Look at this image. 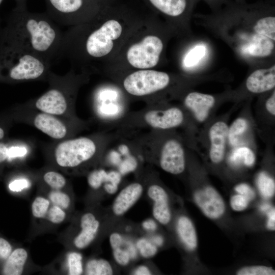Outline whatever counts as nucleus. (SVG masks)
Wrapping results in <instances>:
<instances>
[{
	"label": "nucleus",
	"instance_id": "21",
	"mask_svg": "<svg viewBox=\"0 0 275 275\" xmlns=\"http://www.w3.org/2000/svg\"><path fill=\"white\" fill-rule=\"evenodd\" d=\"M28 258V253L23 248H18L11 252L7 258L3 273L6 275H20L23 272Z\"/></svg>",
	"mask_w": 275,
	"mask_h": 275
},
{
	"label": "nucleus",
	"instance_id": "31",
	"mask_svg": "<svg viewBox=\"0 0 275 275\" xmlns=\"http://www.w3.org/2000/svg\"><path fill=\"white\" fill-rule=\"evenodd\" d=\"M238 275H274V270L271 267L263 265L245 266L239 269Z\"/></svg>",
	"mask_w": 275,
	"mask_h": 275
},
{
	"label": "nucleus",
	"instance_id": "27",
	"mask_svg": "<svg viewBox=\"0 0 275 275\" xmlns=\"http://www.w3.org/2000/svg\"><path fill=\"white\" fill-rule=\"evenodd\" d=\"M231 162L235 164L242 162L246 166H252L255 160L254 152L248 147H241L234 151L230 157Z\"/></svg>",
	"mask_w": 275,
	"mask_h": 275
},
{
	"label": "nucleus",
	"instance_id": "10",
	"mask_svg": "<svg viewBox=\"0 0 275 275\" xmlns=\"http://www.w3.org/2000/svg\"><path fill=\"white\" fill-rule=\"evenodd\" d=\"M149 133L155 141L150 132ZM139 142L141 149L147 155L157 154L159 166L165 172L178 175L184 171V151L178 140L171 138L159 145L147 134L141 138Z\"/></svg>",
	"mask_w": 275,
	"mask_h": 275
},
{
	"label": "nucleus",
	"instance_id": "8",
	"mask_svg": "<svg viewBox=\"0 0 275 275\" xmlns=\"http://www.w3.org/2000/svg\"><path fill=\"white\" fill-rule=\"evenodd\" d=\"M184 120V114L180 108H160L152 104L142 110L126 113L115 122L114 125L121 129L147 128L152 130H164L180 126Z\"/></svg>",
	"mask_w": 275,
	"mask_h": 275
},
{
	"label": "nucleus",
	"instance_id": "30",
	"mask_svg": "<svg viewBox=\"0 0 275 275\" xmlns=\"http://www.w3.org/2000/svg\"><path fill=\"white\" fill-rule=\"evenodd\" d=\"M68 273L69 275H80L83 272L82 256L77 252H71L67 256Z\"/></svg>",
	"mask_w": 275,
	"mask_h": 275
},
{
	"label": "nucleus",
	"instance_id": "18",
	"mask_svg": "<svg viewBox=\"0 0 275 275\" xmlns=\"http://www.w3.org/2000/svg\"><path fill=\"white\" fill-rule=\"evenodd\" d=\"M34 126L39 130L51 138L60 140L67 134L68 129L56 116L41 113L37 114L33 120Z\"/></svg>",
	"mask_w": 275,
	"mask_h": 275
},
{
	"label": "nucleus",
	"instance_id": "29",
	"mask_svg": "<svg viewBox=\"0 0 275 275\" xmlns=\"http://www.w3.org/2000/svg\"><path fill=\"white\" fill-rule=\"evenodd\" d=\"M50 201L43 197H37L33 201L31 209L33 215L37 218L46 217L50 207Z\"/></svg>",
	"mask_w": 275,
	"mask_h": 275
},
{
	"label": "nucleus",
	"instance_id": "49",
	"mask_svg": "<svg viewBox=\"0 0 275 275\" xmlns=\"http://www.w3.org/2000/svg\"><path fill=\"white\" fill-rule=\"evenodd\" d=\"M155 243L158 245H161L163 242V239L161 237L157 236L154 239Z\"/></svg>",
	"mask_w": 275,
	"mask_h": 275
},
{
	"label": "nucleus",
	"instance_id": "50",
	"mask_svg": "<svg viewBox=\"0 0 275 275\" xmlns=\"http://www.w3.org/2000/svg\"><path fill=\"white\" fill-rule=\"evenodd\" d=\"M189 1L192 5V6L194 7L196 5V4L200 0H189Z\"/></svg>",
	"mask_w": 275,
	"mask_h": 275
},
{
	"label": "nucleus",
	"instance_id": "37",
	"mask_svg": "<svg viewBox=\"0 0 275 275\" xmlns=\"http://www.w3.org/2000/svg\"><path fill=\"white\" fill-rule=\"evenodd\" d=\"M30 185L29 181L25 178L15 179L9 185L10 190L13 192H19L28 188Z\"/></svg>",
	"mask_w": 275,
	"mask_h": 275
},
{
	"label": "nucleus",
	"instance_id": "53",
	"mask_svg": "<svg viewBox=\"0 0 275 275\" xmlns=\"http://www.w3.org/2000/svg\"><path fill=\"white\" fill-rule=\"evenodd\" d=\"M234 2L239 3H245L244 0H234Z\"/></svg>",
	"mask_w": 275,
	"mask_h": 275
},
{
	"label": "nucleus",
	"instance_id": "39",
	"mask_svg": "<svg viewBox=\"0 0 275 275\" xmlns=\"http://www.w3.org/2000/svg\"><path fill=\"white\" fill-rule=\"evenodd\" d=\"M27 153V149L22 146H12L8 148L7 158L22 157Z\"/></svg>",
	"mask_w": 275,
	"mask_h": 275
},
{
	"label": "nucleus",
	"instance_id": "26",
	"mask_svg": "<svg viewBox=\"0 0 275 275\" xmlns=\"http://www.w3.org/2000/svg\"><path fill=\"white\" fill-rule=\"evenodd\" d=\"M248 122L243 118L236 119L232 124L228 131V139L232 146L236 145L241 135L248 128Z\"/></svg>",
	"mask_w": 275,
	"mask_h": 275
},
{
	"label": "nucleus",
	"instance_id": "45",
	"mask_svg": "<svg viewBox=\"0 0 275 275\" xmlns=\"http://www.w3.org/2000/svg\"><path fill=\"white\" fill-rule=\"evenodd\" d=\"M142 227L148 231H154L157 229L156 222L152 219H148L142 223Z\"/></svg>",
	"mask_w": 275,
	"mask_h": 275
},
{
	"label": "nucleus",
	"instance_id": "25",
	"mask_svg": "<svg viewBox=\"0 0 275 275\" xmlns=\"http://www.w3.org/2000/svg\"><path fill=\"white\" fill-rule=\"evenodd\" d=\"M257 185L260 194L264 198H270L274 195V181L265 173L261 172L258 175Z\"/></svg>",
	"mask_w": 275,
	"mask_h": 275
},
{
	"label": "nucleus",
	"instance_id": "40",
	"mask_svg": "<svg viewBox=\"0 0 275 275\" xmlns=\"http://www.w3.org/2000/svg\"><path fill=\"white\" fill-rule=\"evenodd\" d=\"M12 252V246L5 239L0 237V259L5 260Z\"/></svg>",
	"mask_w": 275,
	"mask_h": 275
},
{
	"label": "nucleus",
	"instance_id": "44",
	"mask_svg": "<svg viewBox=\"0 0 275 275\" xmlns=\"http://www.w3.org/2000/svg\"><path fill=\"white\" fill-rule=\"evenodd\" d=\"M210 7L213 11L219 9L225 4L226 0H203Z\"/></svg>",
	"mask_w": 275,
	"mask_h": 275
},
{
	"label": "nucleus",
	"instance_id": "28",
	"mask_svg": "<svg viewBox=\"0 0 275 275\" xmlns=\"http://www.w3.org/2000/svg\"><path fill=\"white\" fill-rule=\"evenodd\" d=\"M44 182L53 190H60L66 184V179L61 174L53 171H48L43 175Z\"/></svg>",
	"mask_w": 275,
	"mask_h": 275
},
{
	"label": "nucleus",
	"instance_id": "22",
	"mask_svg": "<svg viewBox=\"0 0 275 275\" xmlns=\"http://www.w3.org/2000/svg\"><path fill=\"white\" fill-rule=\"evenodd\" d=\"M123 241L122 235L118 233H113L109 236V243L115 261L121 266H126L129 263L131 256L127 250L122 248Z\"/></svg>",
	"mask_w": 275,
	"mask_h": 275
},
{
	"label": "nucleus",
	"instance_id": "5",
	"mask_svg": "<svg viewBox=\"0 0 275 275\" xmlns=\"http://www.w3.org/2000/svg\"><path fill=\"white\" fill-rule=\"evenodd\" d=\"M127 99L155 104L173 82L169 73L155 69L136 70L111 77Z\"/></svg>",
	"mask_w": 275,
	"mask_h": 275
},
{
	"label": "nucleus",
	"instance_id": "6",
	"mask_svg": "<svg viewBox=\"0 0 275 275\" xmlns=\"http://www.w3.org/2000/svg\"><path fill=\"white\" fill-rule=\"evenodd\" d=\"M51 63L26 50L0 45V79L23 81L43 78Z\"/></svg>",
	"mask_w": 275,
	"mask_h": 275
},
{
	"label": "nucleus",
	"instance_id": "7",
	"mask_svg": "<svg viewBox=\"0 0 275 275\" xmlns=\"http://www.w3.org/2000/svg\"><path fill=\"white\" fill-rule=\"evenodd\" d=\"M112 137L109 134L80 136L59 143L53 151L56 163L65 169L82 166L101 156Z\"/></svg>",
	"mask_w": 275,
	"mask_h": 275
},
{
	"label": "nucleus",
	"instance_id": "48",
	"mask_svg": "<svg viewBox=\"0 0 275 275\" xmlns=\"http://www.w3.org/2000/svg\"><path fill=\"white\" fill-rule=\"evenodd\" d=\"M16 2V6L19 7H26L27 0H15Z\"/></svg>",
	"mask_w": 275,
	"mask_h": 275
},
{
	"label": "nucleus",
	"instance_id": "52",
	"mask_svg": "<svg viewBox=\"0 0 275 275\" xmlns=\"http://www.w3.org/2000/svg\"><path fill=\"white\" fill-rule=\"evenodd\" d=\"M115 0H103V1L104 2V3L106 4H109V3H113L114 2Z\"/></svg>",
	"mask_w": 275,
	"mask_h": 275
},
{
	"label": "nucleus",
	"instance_id": "3",
	"mask_svg": "<svg viewBox=\"0 0 275 275\" xmlns=\"http://www.w3.org/2000/svg\"><path fill=\"white\" fill-rule=\"evenodd\" d=\"M63 34L46 13L16 6L0 30V45L19 48L51 63L59 59Z\"/></svg>",
	"mask_w": 275,
	"mask_h": 275
},
{
	"label": "nucleus",
	"instance_id": "46",
	"mask_svg": "<svg viewBox=\"0 0 275 275\" xmlns=\"http://www.w3.org/2000/svg\"><path fill=\"white\" fill-rule=\"evenodd\" d=\"M133 274L135 275H150L152 273L148 267L145 265H141L135 269Z\"/></svg>",
	"mask_w": 275,
	"mask_h": 275
},
{
	"label": "nucleus",
	"instance_id": "2",
	"mask_svg": "<svg viewBox=\"0 0 275 275\" xmlns=\"http://www.w3.org/2000/svg\"><path fill=\"white\" fill-rule=\"evenodd\" d=\"M202 19L248 63H265L273 57L275 15L272 5L234 1Z\"/></svg>",
	"mask_w": 275,
	"mask_h": 275
},
{
	"label": "nucleus",
	"instance_id": "24",
	"mask_svg": "<svg viewBox=\"0 0 275 275\" xmlns=\"http://www.w3.org/2000/svg\"><path fill=\"white\" fill-rule=\"evenodd\" d=\"M85 273L88 275H111L113 274L111 264L103 259H91L86 265Z\"/></svg>",
	"mask_w": 275,
	"mask_h": 275
},
{
	"label": "nucleus",
	"instance_id": "19",
	"mask_svg": "<svg viewBox=\"0 0 275 275\" xmlns=\"http://www.w3.org/2000/svg\"><path fill=\"white\" fill-rule=\"evenodd\" d=\"M81 230L74 238L73 243L79 249L87 247L95 239L99 230L100 223L91 212L86 213L80 218Z\"/></svg>",
	"mask_w": 275,
	"mask_h": 275
},
{
	"label": "nucleus",
	"instance_id": "42",
	"mask_svg": "<svg viewBox=\"0 0 275 275\" xmlns=\"http://www.w3.org/2000/svg\"><path fill=\"white\" fill-rule=\"evenodd\" d=\"M265 107L267 111L272 115H275V91L267 99L265 102Z\"/></svg>",
	"mask_w": 275,
	"mask_h": 275
},
{
	"label": "nucleus",
	"instance_id": "43",
	"mask_svg": "<svg viewBox=\"0 0 275 275\" xmlns=\"http://www.w3.org/2000/svg\"><path fill=\"white\" fill-rule=\"evenodd\" d=\"M267 228L271 231L275 230V209L272 208L267 213Z\"/></svg>",
	"mask_w": 275,
	"mask_h": 275
},
{
	"label": "nucleus",
	"instance_id": "12",
	"mask_svg": "<svg viewBox=\"0 0 275 275\" xmlns=\"http://www.w3.org/2000/svg\"><path fill=\"white\" fill-rule=\"evenodd\" d=\"M194 201L204 214L212 219L221 217L225 212V204L220 194L212 186L197 190Z\"/></svg>",
	"mask_w": 275,
	"mask_h": 275
},
{
	"label": "nucleus",
	"instance_id": "34",
	"mask_svg": "<svg viewBox=\"0 0 275 275\" xmlns=\"http://www.w3.org/2000/svg\"><path fill=\"white\" fill-rule=\"evenodd\" d=\"M108 173L103 170L92 171L88 177V182L91 187L94 189L100 188L103 183L107 181Z\"/></svg>",
	"mask_w": 275,
	"mask_h": 275
},
{
	"label": "nucleus",
	"instance_id": "11",
	"mask_svg": "<svg viewBox=\"0 0 275 275\" xmlns=\"http://www.w3.org/2000/svg\"><path fill=\"white\" fill-rule=\"evenodd\" d=\"M149 7L164 17L175 32H186L194 7L189 0H143Z\"/></svg>",
	"mask_w": 275,
	"mask_h": 275
},
{
	"label": "nucleus",
	"instance_id": "23",
	"mask_svg": "<svg viewBox=\"0 0 275 275\" xmlns=\"http://www.w3.org/2000/svg\"><path fill=\"white\" fill-rule=\"evenodd\" d=\"M207 48L203 43H198L187 51L182 59V66L185 68H194L202 61L206 56Z\"/></svg>",
	"mask_w": 275,
	"mask_h": 275
},
{
	"label": "nucleus",
	"instance_id": "55",
	"mask_svg": "<svg viewBox=\"0 0 275 275\" xmlns=\"http://www.w3.org/2000/svg\"><path fill=\"white\" fill-rule=\"evenodd\" d=\"M99 1H100L101 2H102L103 3L105 4V3H104V2L103 1V0H99Z\"/></svg>",
	"mask_w": 275,
	"mask_h": 275
},
{
	"label": "nucleus",
	"instance_id": "4",
	"mask_svg": "<svg viewBox=\"0 0 275 275\" xmlns=\"http://www.w3.org/2000/svg\"><path fill=\"white\" fill-rule=\"evenodd\" d=\"M175 32L154 19L144 18L115 57L105 64L111 76L128 71L155 69L162 61L168 39Z\"/></svg>",
	"mask_w": 275,
	"mask_h": 275
},
{
	"label": "nucleus",
	"instance_id": "41",
	"mask_svg": "<svg viewBox=\"0 0 275 275\" xmlns=\"http://www.w3.org/2000/svg\"><path fill=\"white\" fill-rule=\"evenodd\" d=\"M136 167V163L134 160L132 159L127 160L121 164L120 169V172L123 174H125L134 170Z\"/></svg>",
	"mask_w": 275,
	"mask_h": 275
},
{
	"label": "nucleus",
	"instance_id": "17",
	"mask_svg": "<svg viewBox=\"0 0 275 275\" xmlns=\"http://www.w3.org/2000/svg\"><path fill=\"white\" fill-rule=\"evenodd\" d=\"M143 191V185L133 182L123 188L115 198L112 210L117 216L125 214L141 197Z\"/></svg>",
	"mask_w": 275,
	"mask_h": 275
},
{
	"label": "nucleus",
	"instance_id": "32",
	"mask_svg": "<svg viewBox=\"0 0 275 275\" xmlns=\"http://www.w3.org/2000/svg\"><path fill=\"white\" fill-rule=\"evenodd\" d=\"M50 202L54 205L59 206L64 210L69 208L71 204V199L66 193L59 190H53L49 194Z\"/></svg>",
	"mask_w": 275,
	"mask_h": 275
},
{
	"label": "nucleus",
	"instance_id": "51",
	"mask_svg": "<svg viewBox=\"0 0 275 275\" xmlns=\"http://www.w3.org/2000/svg\"><path fill=\"white\" fill-rule=\"evenodd\" d=\"M269 207V206L267 205H263L262 207H261V209L263 210H266V209H268Z\"/></svg>",
	"mask_w": 275,
	"mask_h": 275
},
{
	"label": "nucleus",
	"instance_id": "36",
	"mask_svg": "<svg viewBox=\"0 0 275 275\" xmlns=\"http://www.w3.org/2000/svg\"><path fill=\"white\" fill-rule=\"evenodd\" d=\"M249 200L245 196L237 194L233 196L230 200L231 208L236 211H241L249 205Z\"/></svg>",
	"mask_w": 275,
	"mask_h": 275
},
{
	"label": "nucleus",
	"instance_id": "13",
	"mask_svg": "<svg viewBox=\"0 0 275 275\" xmlns=\"http://www.w3.org/2000/svg\"><path fill=\"white\" fill-rule=\"evenodd\" d=\"M275 87V65L267 68H258L247 77L245 87L252 93L259 94L269 91Z\"/></svg>",
	"mask_w": 275,
	"mask_h": 275
},
{
	"label": "nucleus",
	"instance_id": "9",
	"mask_svg": "<svg viewBox=\"0 0 275 275\" xmlns=\"http://www.w3.org/2000/svg\"><path fill=\"white\" fill-rule=\"evenodd\" d=\"M46 13L61 25L75 26L94 19L106 4L99 0H45Z\"/></svg>",
	"mask_w": 275,
	"mask_h": 275
},
{
	"label": "nucleus",
	"instance_id": "16",
	"mask_svg": "<svg viewBox=\"0 0 275 275\" xmlns=\"http://www.w3.org/2000/svg\"><path fill=\"white\" fill-rule=\"evenodd\" d=\"M228 126L223 121L215 122L209 129V156L211 161L214 163H220L224 158L228 139Z\"/></svg>",
	"mask_w": 275,
	"mask_h": 275
},
{
	"label": "nucleus",
	"instance_id": "47",
	"mask_svg": "<svg viewBox=\"0 0 275 275\" xmlns=\"http://www.w3.org/2000/svg\"><path fill=\"white\" fill-rule=\"evenodd\" d=\"M8 148L3 143H0V163L7 158Z\"/></svg>",
	"mask_w": 275,
	"mask_h": 275
},
{
	"label": "nucleus",
	"instance_id": "15",
	"mask_svg": "<svg viewBox=\"0 0 275 275\" xmlns=\"http://www.w3.org/2000/svg\"><path fill=\"white\" fill-rule=\"evenodd\" d=\"M147 194L154 202L152 208L154 217L162 225L168 224L171 219V213L167 193L161 186L153 184L149 186Z\"/></svg>",
	"mask_w": 275,
	"mask_h": 275
},
{
	"label": "nucleus",
	"instance_id": "35",
	"mask_svg": "<svg viewBox=\"0 0 275 275\" xmlns=\"http://www.w3.org/2000/svg\"><path fill=\"white\" fill-rule=\"evenodd\" d=\"M66 215V214L63 209L53 205L48 209L46 217L50 223L59 224L64 221Z\"/></svg>",
	"mask_w": 275,
	"mask_h": 275
},
{
	"label": "nucleus",
	"instance_id": "54",
	"mask_svg": "<svg viewBox=\"0 0 275 275\" xmlns=\"http://www.w3.org/2000/svg\"><path fill=\"white\" fill-rule=\"evenodd\" d=\"M3 0H0V6L3 2Z\"/></svg>",
	"mask_w": 275,
	"mask_h": 275
},
{
	"label": "nucleus",
	"instance_id": "33",
	"mask_svg": "<svg viewBox=\"0 0 275 275\" xmlns=\"http://www.w3.org/2000/svg\"><path fill=\"white\" fill-rule=\"evenodd\" d=\"M136 247L141 255L145 258L154 256L157 252L156 245L144 238L138 240Z\"/></svg>",
	"mask_w": 275,
	"mask_h": 275
},
{
	"label": "nucleus",
	"instance_id": "14",
	"mask_svg": "<svg viewBox=\"0 0 275 275\" xmlns=\"http://www.w3.org/2000/svg\"><path fill=\"white\" fill-rule=\"evenodd\" d=\"M183 102L196 119L202 122L207 118L210 109L215 104V99L210 94L191 92L185 96Z\"/></svg>",
	"mask_w": 275,
	"mask_h": 275
},
{
	"label": "nucleus",
	"instance_id": "20",
	"mask_svg": "<svg viewBox=\"0 0 275 275\" xmlns=\"http://www.w3.org/2000/svg\"><path fill=\"white\" fill-rule=\"evenodd\" d=\"M178 236L185 247L189 251L195 250L198 244L197 236L194 225L185 216H181L177 220L176 225Z\"/></svg>",
	"mask_w": 275,
	"mask_h": 275
},
{
	"label": "nucleus",
	"instance_id": "1",
	"mask_svg": "<svg viewBox=\"0 0 275 275\" xmlns=\"http://www.w3.org/2000/svg\"><path fill=\"white\" fill-rule=\"evenodd\" d=\"M144 18L124 6L108 4L94 19L63 34L59 59L65 57L73 66L88 71L105 64Z\"/></svg>",
	"mask_w": 275,
	"mask_h": 275
},
{
	"label": "nucleus",
	"instance_id": "38",
	"mask_svg": "<svg viewBox=\"0 0 275 275\" xmlns=\"http://www.w3.org/2000/svg\"><path fill=\"white\" fill-rule=\"evenodd\" d=\"M235 190L237 194L245 196L249 201L252 200L255 197V193L254 190L251 186L245 183H241L237 185L235 187Z\"/></svg>",
	"mask_w": 275,
	"mask_h": 275
}]
</instances>
